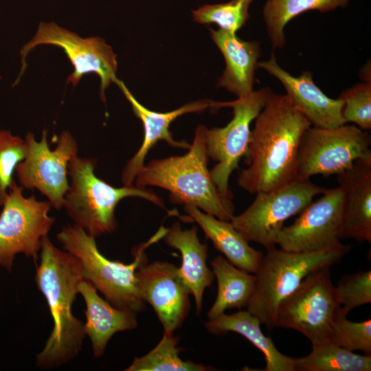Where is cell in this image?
Listing matches in <instances>:
<instances>
[{
	"label": "cell",
	"mask_w": 371,
	"mask_h": 371,
	"mask_svg": "<svg viewBox=\"0 0 371 371\" xmlns=\"http://www.w3.org/2000/svg\"><path fill=\"white\" fill-rule=\"evenodd\" d=\"M311 126L288 96L272 93L255 119L238 185L250 194L270 192L294 180L301 139Z\"/></svg>",
	"instance_id": "obj_1"
},
{
	"label": "cell",
	"mask_w": 371,
	"mask_h": 371,
	"mask_svg": "<svg viewBox=\"0 0 371 371\" xmlns=\"http://www.w3.org/2000/svg\"><path fill=\"white\" fill-rule=\"evenodd\" d=\"M35 282L45 296L53 320L52 330L36 363L53 369L67 363L81 351L84 324L72 313L78 285L84 280L78 258L58 249L47 236L42 240Z\"/></svg>",
	"instance_id": "obj_2"
},
{
	"label": "cell",
	"mask_w": 371,
	"mask_h": 371,
	"mask_svg": "<svg viewBox=\"0 0 371 371\" xmlns=\"http://www.w3.org/2000/svg\"><path fill=\"white\" fill-rule=\"evenodd\" d=\"M206 129L202 124L197 126L186 154L153 159L144 165L135 185L164 188L170 192L172 203L192 205L218 219L230 221L234 216V205L232 199L219 192L207 168Z\"/></svg>",
	"instance_id": "obj_3"
},
{
	"label": "cell",
	"mask_w": 371,
	"mask_h": 371,
	"mask_svg": "<svg viewBox=\"0 0 371 371\" xmlns=\"http://www.w3.org/2000/svg\"><path fill=\"white\" fill-rule=\"evenodd\" d=\"M166 231L167 228L161 226L147 242L135 247L132 251L134 260L129 264L104 256L97 247L95 238L76 225L63 227L56 238L63 249L79 260L85 280L93 284L113 306L137 314L146 306L136 286V271L147 263L145 250L163 238Z\"/></svg>",
	"instance_id": "obj_4"
},
{
	"label": "cell",
	"mask_w": 371,
	"mask_h": 371,
	"mask_svg": "<svg viewBox=\"0 0 371 371\" xmlns=\"http://www.w3.org/2000/svg\"><path fill=\"white\" fill-rule=\"evenodd\" d=\"M97 160L74 157L68 165L71 182L63 199V208L87 234L96 238L115 231L117 227L115 210L120 201L138 197L165 208L162 199L151 190L135 185L115 188L94 173Z\"/></svg>",
	"instance_id": "obj_5"
},
{
	"label": "cell",
	"mask_w": 371,
	"mask_h": 371,
	"mask_svg": "<svg viewBox=\"0 0 371 371\" xmlns=\"http://www.w3.org/2000/svg\"><path fill=\"white\" fill-rule=\"evenodd\" d=\"M350 249V245L341 243L315 252H293L276 247L267 250L255 273V287L247 311L268 330H272L276 327V313L280 303L307 276L339 262Z\"/></svg>",
	"instance_id": "obj_6"
},
{
	"label": "cell",
	"mask_w": 371,
	"mask_h": 371,
	"mask_svg": "<svg viewBox=\"0 0 371 371\" xmlns=\"http://www.w3.org/2000/svg\"><path fill=\"white\" fill-rule=\"evenodd\" d=\"M272 93L269 87H263L233 101L213 103V108L233 109V117L226 126L207 128L205 131L207 155L217 162L210 173L219 192L227 199L233 198L229 188V177L238 168L240 158L247 153L251 123Z\"/></svg>",
	"instance_id": "obj_7"
},
{
	"label": "cell",
	"mask_w": 371,
	"mask_h": 371,
	"mask_svg": "<svg viewBox=\"0 0 371 371\" xmlns=\"http://www.w3.org/2000/svg\"><path fill=\"white\" fill-rule=\"evenodd\" d=\"M326 190L310 179L295 178L276 190L256 194L252 203L230 222L248 242L260 244L269 250L276 247L284 223L300 214L315 196Z\"/></svg>",
	"instance_id": "obj_8"
},
{
	"label": "cell",
	"mask_w": 371,
	"mask_h": 371,
	"mask_svg": "<svg viewBox=\"0 0 371 371\" xmlns=\"http://www.w3.org/2000/svg\"><path fill=\"white\" fill-rule=\"evenodd\" d=\"M371 137L355 124L333 128L311 126L301 139L296 178L338 175L354 162L371 155Z\"/></svg>",
	"instance_id": "obj_9"
},
{
	"label": "cell",
	"mask_w": 371,
	"mask_h": 371,
	"mask_svg": "<svg viewBox=\"0 0 371 371\" xmlns=\"http://www.w3.org/2000/svg\"><path fill=\"white\" fill-rule=\"evenodd\" d=\"M331 267L307 276L279 305L276 327L303 334L312 346L329 343L334 315L339 306L331 280Z\"/></svg>",
	"instance_id": "obj_10"
},
{
	"label": "cell",
	"mask_w": 371,
	"mask_h": 371,
	"mask_svg": "<svg viewBox=\"0 0 371 371\" xmlns=\"http://www.w3.org/2000/svg\"><path fill=\"white\" fill-rule=\"evenodd\" d=\"M14 181L0 214V266L11 272L15 256L23 254L36 262L42 240L47 236L55 218L48 215L52 205L32 195Z\"/></svg>",
	"instance_id": "obj_11"
},
{
	"label": "cell",
	"mask_w": 371,
	"mask_h": 371,
	"mask_svg": "<svg viewBox=\"0 0 371 371\" xmlns=\"http://www.w3.org/2000/svg\"><path fill=\"white\" fill-rule=\"evenodd\" d=\"M25 157L16 168L17 178L23 188L38 190L56 210L63 208L64 196L69 189L68 165L78 155V144L68 131L61 133L54 150L47 142L43 130L40 141L32 133L25 137Z\"/></svg>",
	"instance_id": "obj_12"
},
{
	"label": "cell",
	"mask_w": 371,
	"mask_h": 371,
	"mask_svg": "<svg viewBox=\"0 0 371 371\" xmlns=\"http://www.w3.org/2000/svg\"><path fill=\"white\" fill-rule=\"evenodd\" d=\"M52 45L62 48L74 66L67 83L76 87L83 76L94 73L100 78V98L105 102L104 91L117 80V55L112 47L99 36L81 38L54 22H41L33 38L21 50L22 69H25L27 54L39 45Z\"/></svg>",
	"instance_id": "obj_13"
},
{
	"label": "cell",
	"mask_w": 371,
	"mask_h": 371,
	"mask_svg": "<svg viewBox=\"0 0 371 371\" xmlns=\"http://www.w3.org/2000/svg\"><path fill=\"white\" fill-rule=\"evenodd\" d=\"M342 210L340 187L326 189L299 214L293 224L282 228L276 245L293 252H315L339 245Z\"/></svg>",
	"instance_id": "obj_14"
},
{
	"label": "cell",
	"mask_w": 371,
	"mask_h": 371,
	"mask_svg": "<svg viewBox=\"0 0 371 371\" xmlns=\"http://www.w3.org/2000/svg\"><path fill=\"white\" fill-rule=\"evenodd\" d=\"M135 276L138 292L153 308L164 333H174L183 324L190 307L191 293L179 268L166 261H155L140 267Z\"/></svg>",
	"instance_id": "obj_15"
},
{
	"label": "cell",
	"mask_w": 371,
	"mask_h": 371,
	"mask_svg": "<svg viewBox=\"0 0 371 371\" xmlns=\"http://www.w3.org/2000/svg\"><path fill=\"white\" fill-rule=\"evenodd\" d=\"M258 68L282 83L286 95L311 126L333 128L346 124L341 114L342 102L327 96L315 83L310 71L293 76L279 65L273 53L267 60L258 62Z\"/></svg>",
	"instance_id": "obj_16"
},
{
	"label": "cell",
	"mask_w": 371,
	"mask_h": 371,
	"mask_svg": "<svg viewBox=\"0 0 371 371\" xmlns=\"http://www.w3.org/2000/svg\"><path fill=\"white\" fill-rule=\"evenodd\" d=\"M115 84L131 104L135 115L142 121L144 126L143 142L122 171V181L124 186H131L133 185L137 174L145 165L144 161L149 150L159 141L164 140L173 148H189L190 144L188 142L178 141L173 138L169 129L171 123L184 114L202 112L209 107H212L213 102L208 100H199L189 102L171 111L156 112L139 103L123 81L117 79Z\"/></svg>",
	"instance_id": "obj_17"
},
{
	"label": "cell",
	"mask_w": 371,
	"mask_h": 371,
	"mask_svg": "<svg viewBox=\"0 0 371 371\" xmlns=\"http://www.w3.org/2000/svg\"><path fill=\"white\" fill-rule=\"evenodd\" d=\"M343 194L341 239L371 242V155L337 175Z\"/></svg>",
	"instance_id": "obj_18"
},
{
	"label": "cell",
	"mask_w": 371,
	"mask_h": 371,
	"mask_svg": "<svg viewBox=\"0 0 371 371\" xmlns=\"http://www.w3.org/2000/svg\"><path fill=\"white\" fill-rule=\"evenodd\" d=\"M211 37L221 52L225 68L218 80V87H224L237 98L254 91L255 71L258 69L261 47L258 41H245L223 30L210 28Z\"/></svg>",
	"instance_id": "obj_19"
},
{
	"label": "cell",
	"mask_w": 371,
	"mask_h": 371,
	"mask_svg": "<svg viewBox=\"0 0 371 371\" xmlns=\"http://www.w3.org/2000/svg\"><path fill=\"white\" fill-rule=\"evenodd\" d=\"M78 293L81 294L86 304L84 331L91 341L95 357L102 355L114 334L137 328L136 313L113 306L102 298L97 289L88 281L80 282Z\"/></svg>",
	"instance_id": "obj_20"
},
{
	"label": "cell",
	"mask_w": 371,
	"mask_h": 371,
	"mask_svg": "<svg viewBox=\"0 0 371 371\" xmlns=\"http://www.w3.org/2000/svg\"><path fill=\"white\" fill-rule=\"evenodd\" d=\"M195 226L182 229L178 222L167 228L163 238L170 247L178 249L182 257L179 272L184 283L194 298L196 311L199 314L203 307L205 289L210 287L214 275L207 265V247L201 243Z\"/></svg>",
	"instance_id": "obj_21"
},
{
	"label": "cell",
	"mask_w": 371,
	"mask_h": 371,
	"mask_svg": "<svg viewBox=\"0 0 371 371\" xmlns=\"http://www.w3.org/2000/svg\"><path fill=\"white\" fill-rule=\"evenodd\" d=\"M184 210L231 264L246 272L256 273L262 252L251 247L230 221L218 219L192 205H185Z\"/></svg>",
	"instance_id": "obj_22"
},
{
	"label": "cell",
	"mask_w": 371,
	"mask_h": 371,
	"mask_svg": "<svg viewBox=\"0 0 371 371\" xmlns=\"http://www.w3.org/2000/svg\"><path fill=\"white\" fill-rule=\"evenodd\" d=\"M204 324L207 330L214 335L234 332L245 337L264 355L265 371H295V357L280 352L271 337L263 334L260 320L248 311L240 310L232 315L223 313Z\"/></svg>",
	"instance_id": "obj_23"
},
{
	"label": "cell",
	"mask_w": 371,
	"mask_h": 371,
	"mask_svg": "<svg viewBox=\"0 0 371 371\" xmlns=\"http://www.w3.org/2000/svg\"><path fill=\"white\" fill-rule=\"evenodd\" d=\"M210 264L218 291L216 300L207 313L208 319L219 316L227 309L240 310L247 306L254 290L255 274L236 267L220 256L214 258Z\"/></svg>",
	"instance_id": "obj_24"
},
{
	"label": "cell",
	"mask_w": 371,
	"mask_h": 371,
	"mask_svg": "<svg viewBox=\"0 0 371 371\" xmlns=\"http://www.w3.org/2000/svg\"><path fill=\"white\" fill-rule=\"evenodd\" d=\"M350 0H267L262 16L273 49L284 47V28L295 16L310 10L322 13L346 8Z\"/></svg>",
	"instance_id": "obj_25"
},
{
	"label": "cell",
	"mask_w": 371,
	"mask_h": 371,
	"mask_svg": "<svg viewBox=\"0 0 371 371\" xmlns=\"http://www.w3.org/2000/svg\"><path fill=\"white\" fill-rule=\"evenodd\" d=\"M371 355H361L330 343L312 346L306 357H295V371H370Z\"/></svg>",
	"instance_id": "obj_26"
},
{
	"label": "cell",
	"mask_w": 371,
	"mask_h": 371,
	"mask_svg": "<svg viewBox=\"0 0 371 371\" xmlns=\"http://www.w3.org/2000/svg\"><path fill=\"white\" fill-rule=\"evenodd\" d=\"M179 337L164 333L157 345L146 355L137 357L126 371H207L212 367L191 361H183L178 347Z\"/></svg>",
	"instance_id": "obj_27"
},
{
	"label": "cell",
	"mask_w": 371,
	"mask_h": 371,
	"mask_svg": "<svg viewBox=\"0 0 371 371\" xmlns=\"http://www.w3.org/2000/svg\"><path fill=\"white\" fill-rule=\"evenodd\" d=\"M254 0H232L204 5L192 11L193 19L201 24L215 23L219 29L236 33L249 19V8Z\"/></svg>",
	"instance_id": "obj_28"
},
{
	"label": "cell",
	"mask_w": 371,
	"mask_h": 371,
	"mask_svg": "<svg viewBox=\"0 0 371 371\" xmlns=\"http://www.w3.org/2000/svg\"><path fill=\"white\" fill-rule=\"evenodd\" d=\"M349 312L339 306L335 311L329 343L350 351L371 355V319L354 322L347 319Z\"/></svg>",
	"instance_id": "obj_29"
},
{
	"label": "cell",
	"mask_w": 371,
	"mask_h": 371,
	"mask_svg": "<svg viewBox=\"0 0 371 371\" xmlns=\"http://www.w3.org/2000/svg\"><path fill=\"white\" fill-rule=\"evenodd\" d=\"M342 102L341 114L346 124L352 123L368 131L371 128V82L358 83L337 98Z\"/></svg>",
	"instance_id": "obj_30"
},
{
	"label": "cell",
	"mask_w": 371,
	"mask_h": 371,
	"mask_svg": "<svg viewBox=\"0 0 371 371\" xmlns=\"http://www.w3.org/2000/svg\"><path fill=\"white\" fill-rule=\"evenodd\" d=\"M25 141L5 130L0 131V206L7 198L14 181L12 175L25 157Z\"/></svg>",
	"instance_id": "obj_31"
},
{
	"label": "cell",
	"mask_w": 371,
	"mask_h": 371,
	"mask_svg": "<svg viewBox=\"0 0 371 371\" xmlns=\"http://www.w3.org/2000/svg\"><path fill=\"white\" fill-rule=\"evenodd\" d=\"M339 306L351 310L371 302V271H359L341 277L335 286Z\"/></svg>",
	"instance_id": "obj_32"
}]
</instances>
